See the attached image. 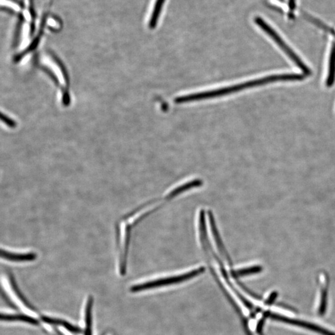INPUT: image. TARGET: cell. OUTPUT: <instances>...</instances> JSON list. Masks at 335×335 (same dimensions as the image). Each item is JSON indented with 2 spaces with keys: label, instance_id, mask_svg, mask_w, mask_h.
Here are the masks:
<instances>
[{
  "label": "cell",
  "instance_id": "obj_1",
  "mask_svg": "<svg viewBox=\"0 0 335 335\" xmlns=\"http://www.w3.org/2000/svg\"><path fill=\"white\" fill-rule=\"evenodd\" d=\"M304 76L299 74H281L269 76L265 78H259L239 83L233 86L222 88V89L211 90L204 92L197 93L176 97L174 101L176 104H184L188 102L202 101V100L217 98L227 96L251 88L261 86L268 83L278 82V81H295L304 79Z\"/></svg>",
  "mask_w": 335,
  "mask_h": 335
},
{
  "label": "cell",
  "instance_id": "obj_2",
  "mask_svg": "<svg viewBox=\"0 0 335 335\" xmlns=\"http://www.w3.org/2000/svg\"><path fill=\"white\" fill-rule=\"evenodd\" d=\"M205 268L204 267H200L195 270H192L190 272L183 274V275L171 276V277L158 279V280L149 281V282L144 283L133 286L131 288V292H138L141 291L151 289L158 287H165L173 285H177L185 281H187L191 279L197 277V276L201 275L204 273Z\"/></svg>",
  "mask_w": 335,
  "mask_h": 335
},
{
  "label": "cell",
  "instance_id": "obj_3",
  "mask_svg": "<svg viewBox=\"0 0 335 335\" xmlns=\"http://www.w3.org/2000/svg\"><path fill=\"white\" fill-rule=\"evenodd\" d=\"M255 22L258 26H260V28L262 29L263 31H265L268 35L271 37V39L275 41V43L280 46L281 49L286 53V54L288 56L290 59L295 63V65L298 66V67H299L305 74H310L309 68H308L307 66L304 64V62L300 59L299 56L295 54L294 51L288 47L287 44H286L285 41L281 38V37L279 35L277 32H276L275 29L271 28V27L266 23L265 21H264L263 19H261L260 17H256L255 19Z\"/></svg>",
  "mask_w": 335,
  "mask_h": 335
},
{
  "label": "cell",
  "instance_id": "obj_4",
  "mask_svg": "<svg viewBox=\"0 0 335 335\" xmlns=\"http://www.w3.org/2000/svg\"><path fill=\"white\" fill-rule=\"evenodd\" d=\"M263 317L270 318L275 321L285 323V324L294 325V326L304 328V329L310 330V331L318 333L322 335H335V333L330 331L329 330L320 327L316 324L312 323L303 321V320L291 319L287 317L275 314L271 312H264Z\"/></svg>",
  "mask_w": 335,
  "mask_h": 335
},
{
  "label": "cell",
  "instance_id": "obj_5",
  "mask_svg": "<svg viewBox=\"0 0 335 335\" xmlns=\"http://www.w3.org/2000/svg\"><path fill=\"white\" fill-rule=\"evenodd\" d=\"M1 258L4 260L11 261V262L23 263L29 262L35 260L37 258L36 253L29 251V252H18L8 249H1Z\"/></svg>",
  "mask_w": 335,
  "mask_h": 335
},
{
  "label": "cell",
  "instance_id": "obj_6",
  "mask_svg": "<svg viewBox=\"0 0 335 335\" xmlns=\"http://www.w3.org/2000/svg\"><path fill=\"white\" fill-rule=\"evenodd\" d=\"M209 216L210 219V223H211L212 233L213 234L215 241H216L217 245L218 246L220 252H221L222 256H225V258H226L227 260L229 261V264H232L231 260L230 259L229 255H228V253H227L226 248H225L224 244L222 243L221 240V237H220L219 232L217 231L214 217L211 212H209Z\"/></svg>",
  "mask_w": 335,
  "mask_h": 335
},
{
  "label": "cell",
  "instance_id": "obj_7",
  "mask_svg": "<svg viewBox=\"0 0 335 335\" xmlns=\"http://www.w3.org/2000/svg\"><path fill=\"white\" fill-rule=\"evenodd\" d=\"M335 80V42L333 44L330 53L329 60V75H328L326 84L327 86L332 87Z\"/></svg>",
  "mask_w": 335,
  "mask_h": 335
},
{
  "label": "cell",
  "instance_id": "obj_8",
  "mask_svg": "<svg viewBox=\"0 0 335 335\" xmlns=\"http://www.w3.org/2000/svg\"><path fill=\"white\" fill-rule=\"evenodd\" d=\"M42 320L48 324L60 325V326L65 328L68 331L75 333V334H78V333L81 332V330L78 329V327L73 326L72 324H69L67 322L63 321L62 320L53 319V318L48 317H42Z\"/></svg>",
  "mask_w": 335,
  "mask_h": 335
},
{
  "label": "cell",
  "instance_id": "obj_9",
  "mask_svg": "<svg viewBox=\"0 0 335 335\" xmlns=\"http://www.w3.org/2000/svg\"><path fill=\"white\" fill-rule=\"evenodd\" d=\"M263 268L260 266H251V267L239 269V270H232L231 274L235 279L243 277L248 275L260 273Z\"/></svg>",
  "mask_w": 335,
  "mask_h": 335
},
{
  "label": "cell",
  "instance_id": "obj_10",
  "mask_svg": "<svg viewBox=\"0 0 335 335\" xmlns=\"http://www.w3.org/2000/svg\"><path fill=\"white\" fill-rule=\"evenodd\" d=\"M1 320L4 321H21L33 325H38V322L33 317L28 316L24 315H3L1 316Z\"/></svg>",
  "mask_w": 335,
  "mask_h": 335
},
{
  "label": "cell",
  "instance_id": "obj_11",
  "mask_svg": "<svg viewBox=\"0 0 335 335\" xmlns=\"http://www.w3.org/2000/svg\"><path fill=\"white\" fill-rule=\"evenodd\" d=\"M165 1V0H156L153 13L151 14L150 23H149V27H150V29H153L155 28Z\"/></svg>",
  "mask_w": 335,
  "mask_h": 335
},
{
  "label": "cell",
  "instance_id": "obj_12",
  "mask_svg": "<svg viewBox=\"0 0 335 335\" xmlns=\"http://www.w3.org/2000/svg\"><path fill=\"white\" fill-rule=\"evenodd\" d=\"M51 55H52L53 60L55 61V62H56V63H57L58 67H59V68H60L61 71H62L63 77H64V79L66 82V85H67V89H68V87H69L70 85V79L69 77H68L67 70H66L65 67H64V65H63L62 61H61L59 59V58H58L57 57V56H55L54 54H53V53H51Z\"/></svg>",
  "mask_w": 335,
  "mask_h": 335
},
{
  "label": "cell",
  "instance_id": "obj_13",
  "mask_svg": "<svg viewBox=\"0 0 335 335\" xmlns=\"http://www.w3.org/2000/svg\"><path fill=\"white\" fill-rule=\"evenodd\" d=\"M327 293L328 290L327 288H324L322 290L321 299H320V304L319 308L320 315H324L325 312H326L327 305Z\"/></svg>",
  "mask_w": 335,
  "mask_h": 335
},
{
  "label": "cell",
  "instance_id": "obj_14",
  "mask_svg": "<svg viewBox=\"0 0 335 335\" xmlns=\"http://www.w3.org/2000/svg\"><path fill=\"white\" fill-rule=\"evenodd\" d=\"M1 119L4 123H5L7 126H8L9 128H16V123L15 121H14L13 119L9 118L6 115L3 113L1 114Z\"/></svg>",
  "mask_w": 335,
  "mask_h": 335
},
{
  "label": "cell",
  "instance_id": "obj_15",
  "mask_svg": "<svg viewBox=\"0 0 335 335\" xmlns=\"http://www.w3.org/2000/svg\"><path fill=\"white\" fill-rule=\"evenodd\" d=\"M42 68H43V70L45 71V72L47 73L50 76V77L52 78V80L53 81V82H54L55 84L58 86V85H59V82H58L57 78L56 77L54 73H53L52 71L48 69V68L46 67H43Z\"/></svg>",
  "mask_w": 335,
  "mask_h": 335
},
{
  "label": "cell",
  "instance_id": "obj_16",
  "mask_svg": "<svg viewBox=\"0 0 335 335\" xmlns=\"http://www.w3.org/2000/svg\"><path fill=\"white\" fill-rule=\"evenodd\" d=\"M278 297V292H273L271 293V295H270V297H269L268 299L266 300L265 302V304L267 305H270L273 304L274 302H275V300L276 299V297Z\"/></svg>",
  "mask_w": 335,
  "mask_h": 335
},
{
  "label": "cell",
  "instance_id": "obj_17",
  "mask_svg": "<svg viewBox=\"0 0 335 335\" xmlns=\"http://www.w3.org/2000/svg\"><path fill=\"white\" fill-rule=\"evenodd\" d=\"M265 317H264L263 319H261L260 321L258 322L257 326H256V332H257L258 334L261 335V333H262L264 324H265Z\"/></svg>",
  "mask_w": 335,
  "mask_h": 335
},
{
  "label": "cell",
  "instance_id": "obj_18",
  "mask_svg": "<svg viewBox=\"0 0 335 335\" xmlns=\"http://www.w3.org/2000/svg\"><path fill=\"white\" fill-rule=\"evenodd\" d=\"M296 6V0H288V7L291 12L294 11Z\"/></svg>",
  "mask_w": 335,
  "mask_h": 335
}]
</instances>
